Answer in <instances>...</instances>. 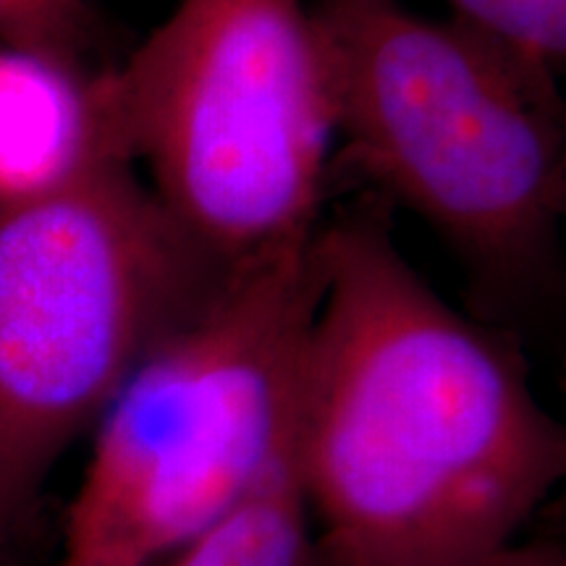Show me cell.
Here are the masks:
<instances>
[{
	"instance_id": "cell-1",
	"label": "cell",
	"mask_w": 566,
	"mask_h": 566,
	"mask_svg": "<svg viewBox=\"0 0 566 566\" xmlns=\"http://www.w3.org/2000/svg\"><path fill=\"white\" fill-rule=\"evenodd\" d=\"M296 470L321 566H485L566 472L527 365L417 275L370 216L321 226Z\"/></svg>"
},
{
	"instance_id": "cell-2",
	"label": "cell",
	"mask_w": 566,
	"mask_h": 566,
	"mask_svg": "<svg viewBox=\"0 0 566 566\" xmlns=\"http://www.w3.org/2000/svg\"><path fill=\"white\" fill-rule=\"evenodd\" d=\"M338 129L388 197L441 233L488 296L554 289L566 205L554 71L401 0H317Z\"/></svg>"
},
{
	"instance_id": "cell-3",
	"label": "cell",
	"mask_w": 566,
	"mask_h": 566,
	"mask_svg": "<svg viewBox=\"0 0 566 566\" xmlns=\"http://www.w3.org/2000/svg\"><path fill=\"white\" fill-rule=\"evenodd\" d=\"M317 231L231 268L118 388L97 420L59 566H160L294 454L323 296Z\"/></svg>"
},
{
	"instance_id": "cell-4",
	"label": "cell",
	"mask_w": 566,
	"mask_h": 566,
	"mask_svg": "<svg viewBox=\"0 0 566 566\" xmlns=\"http://www.w3.org/2000/svg\"><path fill=\"white\" fill-rule=\"evenodd\" d=\"M229 271L129 163L0 210V558L69 443Z\"/></svg>"
},
{
	"instance_id": "cell-5",
	"label": "cell",
	"mask_w": 566,
	"mask_h": 566,
	"mask_svg": "<svg viewBox=\"0 0 566 566\" xmlns=\"http://www.w3.org/2000/svg\"><path fill=\"white\" fill-rule=\"evenodd\" d=\"M113 84L132 163L210 260L239 268L317 231L338 111L302 0H179Z\"/></svg>"
},
{
	"instance_id": "cell-6",
	"label": "cell",
	"mask_w": 566,
	"mask_h": 566,
	"mask_svg": "<svg viewBox=\"0 0 566 566\" xmlns=\"http://www.w3.org/2000/svg\"><path fill=\"white\" fill-rule=\"evenodd\" d=\"M113 69L82 71L0 48V210L129 163Z\"/></svg>"
},
{
	"instance_id": "cell-7",
	"label": "cell",
	"mask_w": 566,
	"mask_h": 566,
	"mask_svg": "<svg viewBox=\"0 0 566 566\" xmlns=\"http://www.w3.org/2000/svg\"><path fill=\"white\" fill-rule=\"evenodd\" d=\"M160 566H321L296 449Z\"/></svg>"
},
{
	"instance_id": "cell-8",
	"label": "cell",
	"mask_w": 566,
	"mask_h": 566,
	"mask_svg": "<svg viewBox=\"0 0 566 566\" xmlns=\"http://www.w3.org/2000/svg\"><path fill=\"white\" fill-rule=\"evenodd\" d=\"M105 40L108 32L90 0H0V48L105 71L113 69L101 55Z\"/></svg>"
},
{
	"instance_id": "cell-9",
	"label": "cell",
	"mask_w": 566,
	"mask_h": 566,
	"mask_svg": "<svg viewBox=\"0 0 566 566\" xmlns=\"http://www.w3.org/2000/svg\"><path fill=\"white\" fill-rule=\"evenodd\" d=\"M454 17L558 74L566 59V0H446Z\"/></svg>"
},
{
	"instance_id": "cell-10",
	"label": "cell",
	"mask_w": 566,
	"mask_h": 566,
	"mask_svg": "<svg viewBox=\"0 0 566 566\" xmlns=\"http://www.w3.org/2000/svg\"><path fill=\"white\" fill-rule=\"evenodd\" d=\"M485 566H566V554L554 541H516Z\"/></svg>"
}]
</instances>
